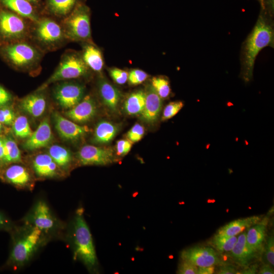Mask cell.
Segmentation results:
<instances>
[{"label": "cell", "instance_id": "ee69618b", "mask_svg": "<svg viewBox=\"0 0 274 274\" xmlns=\"http://www.w3.org/2000/svg\"><path fill=\"white\" fill-rule=\"evenodd\" d=\"M13 227V224L10 219L0 212V230H12Z\"/></svg>", "mask_w": 274, "mask_h": 274}, {"label": "cell", "instance_id": "ab89813d", "mask_svg": "<svg viewBox=\"0 0 274 274\" xmlns=\"http://www.w3.org/2000/svg\"><path fill=\"white\" fill-rule=\"evenodd\" d=\"M198 267L191 262L183 260L179 265L178 273L179 274H197Z\"/></svg>", "mask_w": 274, "mask_h": 274}, {"label": "cell", "instance_id": "f35d334b", "mask_svg": "<svg viewBox=\"0 0 274 274\" xmlns=\"http://www.w3.org/2000/svg\"><path fill=\"white\" fill-rule=\"evenodd\" d=\"M132 142L128 139L120 140L116 143V153L118 156H122L127 154L130 150Z\"/></svg>", "mask_w": 274, "mask_h": 274}, {"label": "cell", "instance_id": "484cf974", "mask_svg": "<svg viewBox=\"0 0 274 274\" xmlns=\"http://www.w3.org/2000/svg\"><path fill=\"white\" fill-rule=\"evenodd\" d=\"M145 104V93L142 90L130 94L126 99L123 108L125 112L130 115L141 114Z\"/></svg>", "mask_w": 274, "mask_h": 274}, {"label": "cell", "instance_id": "2e32d148", "mask_svg": "<svg viewBox=\"0 0 274 274\" xmlns=\"http://www.w3.org/2000/svg\"><path fill=\"white\" fill-rule=\"evenodd\" d=\"M96 111L94 99L90 96H86L78 104L66 111L65 115L74 122L84 123L94 117Z\"/></svg>", "mask_w": 274, "mask_h": 274}, {"label": "cell", "instance_id": "7c38bea8", "mask_svg": "<svg viewBox=\"0 0 274 274\" xmlns=\"http://www.w3.org/2000/svg\"><path fill=\"white\" fill-rule=\"evenodd\" d=\"M183 260L191 262L197 267L213 266L220 261L215 251L210 248L194 247L183 250L181 254Z\"/></svg>", "mask_w": 274, "mask_h": 274}, {"label": "cell", "instance_id": "3957f363", "mask_svg": "<svg viewBox=\"0 0 274 274\" xmlns=\"http://www.w3.org/2000/svg\"><path fill=\"white\" fill-rule=\"evenodd\" d=\"M70 239L75 259L81 261L90 271H95L97 259L89 228L82 209L78 210L70 227Z\"/></svg>", "mask_w": 274, "mask_h": 274}, {"label": "cell", "instance_id": "d4e9b609", "mask_svg": "<svg viewBox=\"0 0 274 274\" xmlns=\"http://www.w3.org/2000/svg\"><path fill=\"white\" fill-rule=\"evenodd\" d=\"M118 128L111 122L102 121L96 125L93 139L97 143H108L112 141L116 135Z\"/></svg>", "mask_w": 274, "mask_h": 274}, {"label": "cell", "instance_id": "9c48e42d", "mask_svg": "<svg viewBox=\"0 0 274 274\" xmlns=\"http://www.w3.org/2000/svg\"><path fill=\"white\" fill-rule=\"evenodd\" d=\"M28 28L21 16L4 10H0V37L6 40L23 41Z\"/></svg>", "mask_w": 274, "mask_h": 274}, {"label": "cell", "instance_id": "277c9868", "mask_svg": "<svg viewBox=\"0 0 274 274\" xmlns=\"http://www.w3.org/2000/svg\"><path fill=\"white\" fill-rule=\"evenodd\" d=\"M90 22L89 8L84 4L77 5L63 23L65 38L89 43L91 40Z\"/></svg>", "mask_w": 274, "mask_h": 274}, {"label": "cell", "instance_id": "ffe728a7", "mask_svg": "<svg viewBox=\"0 0 274 274\" xmlns=\"http://www.w3.org/2000/svg\"><path fill=\"white\" fill-rule=\"evenodd\" d=\"M4 177L9 183L19 187L28 186L31 180L28 170L24 166L14 164L9 166L4 172Z\"/></svg>", "mask_w": 274, "mask_h": 274}, {"label": "cell", "instance_id": "1f68e13d", "mask_svg": "<svg viewBox=\"0 0 274 274\" xmlns=\"http://www.w3.org/2000/svg\"><path fill=\"white\" fill-rule=\"evenodd\" d=\"M236 236H227L216 234L212 240V245L221 252L231 251L236 242Z\"/></svg>", "mask_w": 274, "mask_h": 274}, {"label": "cell", "instance_id": "5bb4252c", "mask_svg": "<svg viewBox=\"0 0 274 274\" xmlns=\"http://www.w3.org/2000/svg\"><path fill=\"white\" fill-rule=\"evenodd\" d=\"M145 104L141 118L146 122L153 124L158 120L162 106V98L152 86L148 85L145 91Z\"/></svg>", "mask_w": 274, "mask_h": 274}, {"label": "cell", "instance_id": "83f0119b", "mask_svg": "<svg viewBox=\"0 0 274 274\" xmlns=\"http://www.w3.org/2000/svg\"><path fill=\"white\" fill-rule=\"evenodd\" d=\"M60 169H67L70 165L72 156L71 152L58 145L50 146L48 153Z\"/></svg>", "mask_w": 274, "mask_h": 274}, {"label": "cell", "instance_id": "4dcf8cb0", "mask_svg": "<svg viewBox=\"0 0 274 274\" xmlns=\"http://www.w3.org/2000/svg\"><path fill=\"white\" fill-rule=\"evenodd\" d=\"M12 129L15 136L20 139H27L32 133L27 118L22 115L15 118Z\"/></svg>", "mask_w": 274, "mask_h": 274}, {"label": "cell", "instance_id": "f1b7e54d", "mask_svg": "<svg viewBox=\"0 0 274 274\" xmlns=\"http://www.w3.org/2000/svg\"><path fill=\"white\" fill-rule=\"evenodd\" d=\"M4 144V164L21 161L20 151L15 141L10 137L3 139Z\"/></svg>", "mask_w": 274, "mask_h": 274}, {"label": "cell", "instance_id": "60d3db41", "mask_svg": "<svg viewBox=\"0 0 274 274\" xmlns=\"http://www.w3.org/2000/svg\"><path fill=\"white\" fill-rule=\"evenodd\" d=\"M265 256L267 260L271 265H274V238L271 235L268 238L266 249Z\"/></svg>", "mask_w": 274, "mask_h": 274}, {"label": "cell", "instance_id": "b9f144b4", "mask_svg": "<svg viewBox=\"0 0 274 274\" xmlns=\"http://www.w3.org/2000/svg\"><path fill=\"white\" fill-rule=\"evenodd\" d=\"M260 6V9L267 14L273 17L274 14V0H257Z\"/></svg>", "mask_w": 274, "mask_h": 274}, {"label": "cell", "instance_id": "9a60e30c", "mask_svg": "<svg viewBox=\"0 0 274 274\" xmlns=\"http://www.w3.org/2000/svg\"><path fill=\"white\" fill-rule=\"evenodd\" d=\"M53 138L52 132L48 118L44 119L36 130L32 132L24 142L25 149L33 151L48 146Z\"/></svg>", "mask_w": 274, "mask_h": 274}, {"label": "cell", "instance_id": "d6986e66", "mask_svg": "<svg viewBox=\"0 0 274 274\" xmlns=\"http://www.w3.org/2000/svg\"><path fill=\"white\" fill-rule=\"evenodd\" d=\"M98 92L105 106L111 112L118 110L121 97L120 91L105 79H100L98 83Z\"/></svg>", "mask_w": 274, "mask_h": 274}, {"label": "cell", "instance_id": "603a6c76", "mask_svg": "<svg viewBox=\"0 0 274 274\" xmlns=\"http://www.w3.org/2000/svg\"><path fill=\"white\" fill-rule=\"evenodd\" d=\"M259 220L258 217L252 216L233 220L219 228L217 234L227 236H235L245 228L258 222Z\"/></svg>", "mask_w": 274, "mask_h": 274}, {"label": "cell", "instance_id": "ac0fdd59", "mask_svg": "<svg viewBox=\"0 0 274 274\" xmlns=\"http://www.w3.org/2000/svg\"><path fill=\"white\" fill-rule=\"evenodd\" d=\"M32 167L37 176L43 178L57 176L60 169L48 154H40L32 160Z\"/></svg>", "mask_w": 274, "mask_h": 274}, {"label": "cell", "instance_id": "e0dca14e", "mask_svg": "<svg viewBox=\"0 0 274 274\" xmlns=\"http://www.w3.org/2000/svg\"><path fill=\"white\" fill-rule=\"evenodd\" d=\"M43 90L30 94L21 99L20 107L22 111L29 115L38 118L45 112L47 100Z\"/></svg>", "mask_w": 274, "mask_h": 274}, {"label": "cell", "instance_id": "f907efd6", "mask_svg": "<svg viewBox=\"0 0 274 274\" xmlns=\"http://www.w3.org/2000/svg\"><path fill=\"white\" fill-rule=\"evenodd\" d=\"M29 2L32 3H37L38 2V0H26Z\"/></svg>", "mask_w": 274, "mask_h": 274}, {"label": "cell", "instance_id": "d6a6232c", "mask_svg": "<svg viewBox=\"0 0 274 274\" xmlns=\"http://www.w3.org/2000/svg\"><path fill=\"white\" fill-rule=\"evenodd\" d=\"M159 96L162 99L167 98L170 93V87L168 80L162 76L154 77L151 84Z\"/></svg>", "mask_w": 274, "mask_h": 274}, {"label": "cell", "instance_id": "836d02e7", "mask_svg": "<svg viewBox=\"0 0 274 274\" xmlns=\"http://www.w3.org/2000/svg\"><path fill=\"white\" fill-rule=\"evenodd\" d=\"M184 104L182 101L170 102L164 108L161 120L165 121L175 116L183 107Z\"/></svg>", "mask_w": 274, "mask_h": 274}, {"label": "cell", "instance_id": "c3c4849f", "mask_svg": "<svg viewBox=\"0 0 274 274\" xmlns=\"http://www.w3.org/2000/svg\"><path fill=\"white\" fill-rule=\"evenodd\" d=\"M0 164H4V144L3 139L0 137Z\"/></svg>", "mask_w": 274, "mask_h": 274}, {"label": "cell", "instance_id": "ba28073f", "mask_svg": "<svg viewBox=\"0 0 274 274\" xmlns=\"http://www.w3.org/2000/svg\"><path fill=\"white\" fill-rule=\"evenodd\" d=\"M34 36L41 45L48 49L58 46L65 38L62 27L49 18L39 19L36 22Z\"/></svg>", "mask_w": 274, "mask_h": 274}, {"label": "cell", "instance_id": "cb8c5ba5", "mask_svg": "<svg viewBox=\"0 0 274 274\" xmlns=\"http://www.w3.org/2000/svg\"><path fill=\"white\" fill-rule=\"evenodd\" d=\"M9 9L21 17L27 18L35 22L39 20L32 6L26 0H0Z\"/></svg>", "mask_w": 274, "mask_h": 274}, {"label": "cell", "instance_id": "8fae6325", "mask_svg": "<svg viewBox=\"0 0 274 274\" xmlns=\"http://www.w3.org/2000/svg\"><path fill=\"white\" fill-rule=\"evenodd\" d=\"M77 158L82 165H107L113 162V154L111 149L86 145L77 153Z\"/></svg>", "mask_w": 274, "mask_h": 274}, {"label": "cell", "instance_id": "7402d4cb", "mask_svg": "<svg viewBox=\"0 0 274 274\" xmlns=\"http://www.w3.org/2000/svg\"><path fill=\"white\" fill-rule=\"evenodd\" d=\"M81 57L89 68L100 72L104 66V61L100 50L93 45L85 44L83 47Z\"/></svg>", "mask_w": 274, "mask_h": 274}, {"label": "cell", "instance_id": "bcb514c9", "mask_svg": "<svg viewBox=\"0 0 274 274\" xmlns=\"http://www.w3.org/2000/svg\"><path fill=\"white\" fill-rule=\"evenodd\" d=\"M214 272V267L213 266L206 267H198L197 274H212Z\"/></svg>", "mask_w": 274, "mask_h": 274}, {"label": "cell", "instance_id": "7dc6e473", "mask_svg": "<svg viewBox=\"0 0 274 274\" xmlns=\"http://www.w3.org/2000/svg\"><path fill=\"white\" fill-rule=\"evenodd\" d=\"M261 274H273V269L268 264H265L263 265L259 272Z\"/></svg>", "mask_w": 274, "mask_h": 274}, {"label": "cell", "instance_id": "44dd1931", "mask_svg": "<svg viewBox=\"0 0 274 274\" xmlns=\"http://www.w3.org/2000/svg\"><path fill=\"white\" fill-rule=\"evenodd\" d=\"M231 251L234 259L243 266L247 265L255 253L247 243L246 233L238 236Z\"/></svg>", "mask_w": 274, "mask_h": 274}, {"label": "cell", "instance_id": "f546056e", "mask_svg": "<svg viewBox=\"0 0 274 274\" xmlns=\"http://www.w3.org/2000/svg\"><path fill=\"white\" fill-rule=\"evenodd\" d=\"M50 11L58 16L69 14L77 6L78 0H47Z\"/></svg>", "mask_w": 274, "mask_h": 274}, {"label": "cell", "instance_id": "5b68a950", "mask_svg": "<svg viewBox=\"0 0 274 274\" xmlns=\"http://www.w3.org/2000/svg\"><path fill=\"white\" fill-rule=\"evenodd\" d=\"M88 70L81 55L71 51L66 52L62 55L54 72L38 90H44L52 83L84 76Z\"/></svg>", "mask_w": 274, "mask_h": 274}, {"label": "cell", "instance_id": "74e56055", "mask_svg": "<svg viewBox=\"0 0 274 274\" xmlns=\"http://www.w3.org/2000/svg\"><path fill=\"white\" fill-rule=\"evenodd\" d=\"M110 76L119 84H123L128 80V73L124 70L113 68L110 71Z\"/></svg>", "mask_w": 274, "mask_h": 274}, {"label": "cell", "instance_id": "8992f818", "mask_svg": "<svg viewBox=\"0 0 274 274\" xmlns=\"http://www.w3.org/2000/svg\"><path fill=\"white\" fill-rule=\"evenodd\" d=\"M3 53L14 66L22 70L30 69L40 63L42 54L33 45L23 41L5 46Z\"/></svg>", "mask_w": 274, "mask_h": 274}, {"label": "cell", "instance_id": "e575fe53", "mask_svg": "<svg viewBox=\"0 0 274 274\" xmlns=\"http://www.w3.org/2000/svg\"><path fill=\"white\" fill-rule=\"evenodd\" d=\"M145 133L144 127L139 123L135 124L127 133V139L132 143L140 141Z\"/></svg>", "mask_w": 274, "mask_h": 274}, {"label": "cell", "instance_id": "f6af8a7d", "mask_svg": "<svg viewBox=\"0 0 274 274\" xmlns=\"http://www.w3.org/2000/svg\"><path fill=\"white\" fill-rule=\"evenodd\" d=\"M237 273L236 270L233 267L229 265L222 266L218 272L220 274H234Z\"/></svg>", "mask_w": 274, "mask_h": 274}, {"label": "cell", "instance_id": "7a4b0ae2", "mask_svg": "<svg viewBox=\"0 0 274 274\" xmlns=\"http://www.w3.org/2000/svg\"><path fill=\"white\" fill-rule=\"evenodd\" d=\"M13 234L12 245L8 264L19 267L26 264L46 239V234L38 228L25 224Z\"/></svg>", "mask_w": 274, "mask_h": 274}, {"label": "cell", "instance_id": "7bdbcfd3", "mask_svg": "<svg viewBox=\"0 0 274 274\" xmlns=\"http://www.w3.org/2000/svg\"><path fill=\"white\" fill-rule=\"evenodd\" d=\"M11 98L10 93L0 85V108L6 106Z\"/></svg>", "mask_w": 274, "mask_h": 274}, {"label": "cell", "instance_id": "816d5d0a", "mask_svg": "<svg viewBox=\"0 0 274 274\" xmlns=\"http://www.w3.org/2000/svg\"><path fill=\"white\" fill-rule=\"evenodd\" d=\"M3 126L2 123L0 122V132L2 131Z\"/></svg>", "mask_w": 274, "mask_h": 274}, {"label": "cell", "instance_id": "4fadbf2b", "mask_svg": "<svg viewBox=\"0 0 274 274\" xmlns=\"http://www.w3.org/2000/svg\"><path fill=\"white\" fill-rule=\"evenodd\" d=\"M55 127L60 136L64 140L75 141L80 139L89 130L86 126H80L57 112L53 115Z\"/></svg>", "mask_w": 274, "mask_h": 274}, {"label": "cell", "instance_id": "8d00e7d4", "mask_svg": "<svg viewBox=\"0 0 274 274\" xmlns=\"http://www.w3.org/2000/svg\"><path fill=\"white\" fill-rule=\"evenodd\" d=\"M148 75L144 71L134 69L131 70L128 74V80L132 85H138L142 83L146 80Z\"/></svg>", "mask_w": 274, "mask_h": 274}, {"label": "cell", "instance_id": "30bf717a", "mask_svg": "<svg viewBox=\"0 0 274 274\" xmlns=\"http://www.w3.org/2000/svg\"><path fill=\"white\" fill-rule=\"evenodd\" d=\"M85 87L73 82H64L57 85L53 90L54 97L58 104L65 109H70L83 98Z\"/></svg>", "mask_w": 274, "mask_h": 274}, {"label": "cell", "instance_id": "6da1fadb", "mask_svg": "<svg viewBox=\"0 0 274 274\" xmlns=\"http://www.w3.org/2000/svg\"><path fill=\"white\" fill-rule=\"evenodd\" d=\"M273 17L260 9L256 23L242 46L241 52V77L246 83L253 78L257 56L264 48L273 47Z\"/></svg>", "mask_w": 274, "mask_h": 274}, {"label": "cell", "instance_id": "681fc988", "mask_svg": "<svg viewBox=\"0 0 274 274\" xmlns=\"http://www.w3.org/2000/svg\"><path fill=\"white\" fill-rule=\"evenodd\" d=\"M256 266H252L251 267H249L248 268H246L245 270H243L242 271V272H240V273H244V274H250V273H255L256 271Z\"/></svg>", "mask_w": 274, "mask_h": 274}, {"label": "cell", "instance_id": "4316f807", "mask_svg": "<svg viewBox=\"0 0 274 274\" xmlns=\"http://www.w3.org/2000/svg\"><path fill=\"white\" fill-rule=\"evenodd\" d=\"M266 223L263 221L251 227L246 234L247 243L255 252L261 248L265 238Z\"/></svg>", "mask_w": 274, "mask_h": 274}, {"label": "cell", "instance_id": "52a82bcc", "mask_svg": "<svg viewBox=\"0 0 274 274\" xmlns=\"http://www.w3.org/2000/svg\"><path fill=\"white\" fill-rule=\"evenodd\" d=\"M25 220V224L38 228L46 235L54 232L59 227L58 220L43 199L36 202Z\"/></svg>", "mask_w": 274, "mask_h": 274}, {"label": "cell", "instance_id": "d590c367", "mask_svg": "<svg viewBox=\"0 0 274 274\" xmlns=\"http://www.w3.org/2000/svg\"><path fill=\"white\" fill-rule=\"evenodd\" d=\"M15 118L14 112L10 107L5 106L0 108V122L2 124L11 125Z\"/></svg>", "mask_w": 274, "mask_h": 274}]
</instances>
